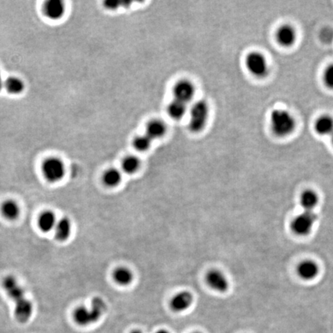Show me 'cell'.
Here are the masks:
<instances>
[{"mask_svg":"<svg viewBox=\"0 0 333 333\" xmlns=\"http://www.w3.org/2000/svg\"><path fill=\"white\" fill-rule=\"evenodd\" d=\"M2 287L9 298L15 301L16 320L20 323H27L32 316L34 306L32 302L26 298L23 288L12 276L5 277L2 282Z\"/></svg>","mask_w":333,"mask_h":333,"instance_id":"1","label":"cell"},{"mask_svg":"<svg viewBox=\"0 0 333 333\" xmlns=\"http://www.w3.org/2000/svg\"><path fill=\"white\" fill-rule=\"evenodd\" d=\"M108 309L106 302L101 297H94L90 307L79 306L73 314L74 320L80 326H87L98 322Z\"/></svg>","mask_w":333,"mask_h":333,"instance_id":"2","label":"cell"},{"mask_svg":"<svg viewBox=\"0 0 333 333\" xmlns=\"http://www.w3.org/2000/svg\"><path fill=\"white\" fill-rule=\"evenodd\" d=\"M270 124L271 131L275 135L286 137L294 131L296 120L286 110L275 109L271 113Z\"/></svg>","mask_w":333,"mask_h":333,"instance_id":"3","label":"cell"},{"mask_svg":"<svg viewBox=\"0 0 333 333\" xmlns=\"http://www.w3.org/2000/svg\"><path fill=\"white\" fill-rule=\"evenodd\" d=\"M209 109L205 101H198L190 109L189 128L194 133L202 131L208 121Z\"/></svg>","mask_w":333,"mask_h":333,"instance_id":"4","label":"cell"},{"mask_svg":"<svg viewBox=\"0 0 333 333\" xmlns=\"http://www.w3.org/2000/svg\"><path fill=\"white\" fill-rule=\"evenodd\" d=\"M42 174L48 182L55 183L60 182L66 174L64 162L57 157H50L42 164Z\"/></svg>","mask_w":333,"mask_h":333,"instance_id":"5","label":"cell"},{"mask_svg":"<svg viewBox=\"0 0 333 333\" xmlns=\"http://www.w3.org/2000/svg\"><path fill=\"white\" fill-rule=\"evenodd\" d=\"M317 218V215L315 212L304 211L294 219L292 228L298 235H307L312 231Z\"/></svg>","mask_w":333,"mask_h":333,"instance_id":"6","label":"cell"},{"mask_svg":"<svg viewBox=\"0 0 333 333\" xmlns=\"http://www.w3.org/2000/svg\"><path fill=\"white\" fill-rule=\"evenodd\" d=\"M245 63L247 68L252 75L257 77H264L268 74V63L261 53L252 52L247 56Z\"/></svg>","mask_w":333,"mask_h":333,"instance_id":"7","label":"cell"},{"mask_svg":"<svg viewBox=\"0 0 333 333\" xmlns=\"http://www.w3.org/2000/svg\"><path fill=\"white\" fill-rule=\"evenodd\" d=\"M175 100L187 104L190 102L195 94V88L191 82L183 79L178 82L173 89Z\"/></svg>","mask_w":333,"mask_h":333,"instance_id":"8","label":"cell"},{"mask_svg":"<svg viewBox=\"0 0 333 333\" xmlns=\"http://www.w3.org/2000/svg\"><path fill=\"white\" fill-rule=\"evenodd\" d=\"M208 286L215 291L225 293L229 288V282L227 277L219 270H211L206 276Z\"/></svg>","mask_w":333,"mask_h":333,"instance_id":"9","label":"cell"},{"mask_svg":"<svg viewBox=\"0 0 333 333\" xmlns=\"http://www.w3.org/2000/svg\"><path fill=\"white\" fill-rule=\"evenodd\" d=\"M193 300L194 298L191 293L187 291L181 292L171 298L170 306L174 312H184L191 306Z\"/></svg>","mask_w":333,"mask_h":333,"instance_id":"10","label":"cell"},{"mask_svg":"<svg viewBox=\"0 0 333 333\" xmlns=\"http://www.w3.org/2000/svg\"><path fill=\"white\" fill-rule=\"evenodd\" d=\"M276 39L285 47L293 46L296 39V30L290 25H283L277 31Z\"/></svg>","mask_w":333,"mask_h":333,"instance_id":"11","label":"cell"},{"mask_svg":"<svg viewBox=\"0 0 333 333\" xmlns=\"http://www.w3.org/2000/svg\"><path fill=\"white\" fill-rule=\"evenodd\" d=\"M45 15L51 20H59L65 12L64 2L60 0H49L43 6Z\"/></svg>","mask_w":333,"mask_h":333,"instance_id":"12","label":"cell"},{"mask_svg":"<svg viewBox=\"0 0 333 333\" xmlns=\"http://www.w3.org/2000/svg\"><path fill=\"white\" fill-rule=\"evenodd\" d=\"M298 272L301 279L305 280H312L316 279V276L319 275V268L316 262L308 260L299 264Z\"/></svg>","mask_w":333,"mask_h":333,"instance_id":"13","label":"cell"},{"mask_svg":"<svg viewBox=\"0 0 333 333\" xmlns=\"http://www.w3.org/2000/svg\"><path fill=\"white\" fill-rule=\"evenodd\" d=\"M55 236L60 242H64L71 236L72 231V223L67 218H63L57 221L54 228Z\"/></svg>","mask_w":333,"mask_h":333,"instance_id":"14","label":"cell"},{"mask_svg":"<svg viewBox=\"0 0 333 333\" xmlns=\"http://www.w3.org/2000/svg\"><path fill=\"white\" fill-rule=\"evenodd\" d=\"M316 132L322 136L333 135V118L329 115L322 116L316 120L315 124Z\"/></svg>","mask_w":333,"mask_h":333,"instance_id":"15","label":"cell"},{"mask_svg":"<svg viewBox=\"0 0 333 333\" xmlns=\"http://www.w3.org/2000/svg\"><path fill=\"white\" fill-rule=\"evenodd\" d=\"M167 128L165 124L160 120H153L148 123L146 128V135L150 138L151 141L153 140L159 139L162 138L165 134Z\"/></svg>","mask_w":333,"mask_h":333,"instance_id":"16","label":"cell"},{"mask_svg":"<svg viewBox=\"0 0 333 333\" xmlns=\"http://www.w3.org/2000/svg\"><path fill=\"white\" fill-rule=\"evenodd\" d=\"M319 203V197L313 190H305L301 194L300 198V204L305 212H314V209Z\"/></svg>","mask_w":333,"mask_h":333,"instance_id":"17","label":"cell"},{"mask_svg":"<svg viewBox=\"0 0 333 333\" xmlns=\"http://www.w3.org/2000/svg\"><path fill=\"white\" fill-rule=\"evenodd\" d=\"M57 222V218L55 216L54 213L50 211H46L41 214L38 224L41 231L43 232H49L52 230H54Z\"/></svg>","mask_w":333,"mask_h":333,"instance_id":"18","label":"cell"},{"mask_svg":"<svg viewBox=\"0 0 333 333\" xmlns=\"http://www.w3.org/2000/svg\"><path fill=\"white\" fill-rule=\"evenodd\" d=\"M113 279L120 286H128L134 279V274L131 269L126 267L116 268L113 273Z\"/></svg>","mask_w":333,"mask_h":333,"instance_id":"19","label":"cell"},{"mask_svg":"<svg viewBox=\"0 0 333 333\" xmlns=\"http://www.w3.org/2000/svg\"><path fill=\"white\" fill-rule=\"evenodd\" d=\"M121 181V172L116 168H110L103 175V182L108 187H116Z\"/></svg>","mask_w":333,"mask_h":333,"instance_id":"20","label":"cell"},{"mask_svg":"<svg viewBox=\"0 0 333 333\" xmlns=\"http://www.w3.org/2000/svg\"><path fill=\"white\" fill-rule=\"evenodd\" d=\"M187 112V104L174 100L168 107V113L171 118L180 120Z\"/></svg>","mask_w":333,"mask_h":333,"instance_id":"21","label":"cell"},{"mask_svg":"<svg viewBox=\"0 0 333 333\" xmlns=\"http://www.w3.org/2000/svg\"><path fill=\"white\" fill-rule=\"evenodd\" d=\"M2 213L5 219L15 220L20 215V208L15 201L9 200L2 205Z\"/></svg>","mask_w":333,"mask_h":333,"instance_id":"22","label":"cell"},{"mask_svg":"<svg viewBox=\"0 0 333 333\" xmlns=\"http://www.w3.org/2000/svg\"><path fill=\"white\" fill-rule=\"evenodd\" d=\"M122 169L126 174L132 175L139 170L141 167V160L135 156H128L122 161Z\"/></svg>","mask_w":333,"mask_h":333,"instance_id":"23","label":"cell"},{"mask_svg":"<svg viewBox=\"0 0 333 333\" xmlns=\"http://www.w3.org/2000/svg\"><path fill=\"white\" fill-rule=\"evenodd\" d=\"M5 89L10 94H19L24 89V84L21 79L16 77H9L5 83Z\"/></svg>","mask_w":333,"mask_h":333,"instance_id":"24","label":"cell"},{"mask_svg":"<svg viewBox=\"0 0 333 333\" xmlns=\"http://www.w3.org/2000/svg\"><path fill=\"white\" fill-rule=\"evenodd\" d=\"M152 141L148 138L146 134L138 136L133 141L134 148L138 151H145L150 148Z\"/></svg>","mask_w":333,"mask_h":333,"instance_id":"25","label":"cell"},{"mask_svg":"<svg viewBox=\"0 0 333 333\" xmlns=\"http://www.w3.org/2000/svg\"><path fill=\"white\" fill-rule=\"evenodd\" d=\"M323 80L326 86L333 89V64L326 67V71L323 74Z\"/></svg>","mask_w":333,"mask_h":333,"instance_id":"26","label":"cell"},{"mask_svg":"<svg viewBox=\"0 0 333 333\" xmlns=\"http://www.w3.org/2000/svg\"><path fill=\"white\" fill-rule=\"evenodd\" d=\"M119 4H120V2H116V1H108L104 3V5H106V7L109 8V9H113L118 7Z\"/></svg>","mask_w":333,"mask_h":333,"instance_id":"27","label":"cell"},{"mask_svg":"<svg viewBox=\"0 0 333 333\" xmlns=\"http://www.w3.org/2000/svg\"><path fill=\"white\" fill-rule=\"evenodd\" d=\"M156 333H170L169 332L167 331V330H158V331Z\"/></svg>","mask_w":333,"mask_h":333,"instance_id":"28","label":"cell"},{"mask_svg":"<svg viewBox=\"0 0 333 333\" xmlns=\"http://www.w3.org/2000/svg\"><path fill=\"white\" fill-rule=\"evenodd\" d=\"M2 78H1V75H0V90L2 89Z\"/></svg>","mask_w":333,"mask_h":333,"instance_id":"29","label":"cell"},{"mask_svg":"<svg viewBox=\"0 0 333 333\" xmlns=\"http://www.w3.org/2000/svg\"><path fill=\"white\" fill-rule=\"evenodd\" d=\"M131 333H143L142 332L140 331V330H134V331L131 332Z\"/></svg>","mask_w":333,"mask_h":333,"instance_id":"30","label":"cell"},{"mask_svg":"<svg viewBox=\"0 0 333 333\" xmlns=\"http://www.w3.org/2000/svg\"><path fill=\"white\" fill-rule=\"evenodd\" d=\"M332 141H333V134L332 135Z\"/></svg>","mask_w":333,"mask_h":333,"instance_id":"31","label":"cell"},{"mask_svg":"<svg viewBox=\"0 0 333 333\" xmlns=\"http://www.w3.org/2000/svg\"></svg>","mask_w":333,"mask_h":333,"instance_id":"32","label":"cell"}]
</instances>
